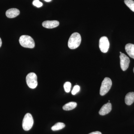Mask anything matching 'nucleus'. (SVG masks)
Returning a JSON list of instances; mask_svg holds the SVG:
<instances>
[{
	"mask_svg": "<svg viewBox=\"0 0 134 134\" xmlns=\"http://www.w3.org/2000/svg\"><path fill=\"white\" fill-rule=\"evenodd\" d=\"M46 2H50L52 0H44Z\"/></svg>",
	"mask_w": 134,
	"mask_h": 134,
	"instance_id": "obj_21",
	"label": "nucleus"
},
{
	"mask_svg": "<svg viewBox=\"0 0 134 134\" xmlns=\"http://www.w3.org/2000/svg\"><path fill=\"white\" fill-rule=\"evenodd\" d=\"M133 72H134V68H133Z\"/></svg>",
	"mask_w": 134,
	"mask_h": 134,
	"instance_id": "obj_23",
	"label": "nucleus"
},
{
	"mask_svg": "<svg viewBox=\"0 0 134 134\" xmlns=\"http://www.w3.org/2000/svg\"><path fill=\"white\" fill-rule=\"evenodd\" d=\"M59 22L58 21H46L43 22L42 25L47 29H53L59 26Z\"/></svg>",
	"mask_w": 134,
	"mask_h": 134,
	"instance_id": "obj_8",
	"label": "nucleus"
},
{
	"mask_svg": "<svg viewBox=\"0 0 134 134\" xmlns=\"http://www.w3.org/2000/svg\"><path fill=\"white\" fill-rule=\"evenodd\" d=\"M120 58V60L121 68L123 71H125L129 67L130 60L129 58L123 53L121 54Z\"/></svg>",
	"mask_w": 134,
	"mask_h": 134,
	"instance_id": "obj_7",
	"label": "nucleus"
},
{
	"mask_svg": "<svg viewBox=\"0 0 134 134\" xmlns=\"http://www.w3.org/2000/svg\"><path fill=\"white\" fill-rule=\"evenodd\" d=\"M77 104L75 102H70L63 106V109L66 111H69L75 108L77 106Z\"/></svg>",
	"mask_w": 134,
	"mask_h": 134,
	"instance_id": "obj_13",
	"label": "nucleus"
},
{
	"mask_svg": "<svg viewBox=\"0 0 134 134\" xmlns=\"http://www.w3.org/2000/svg\"><path fill=\"white\" fill-rule=\"evenodd\" d=\"M125 102L127 105H130L134 102V92H130L126 95Z\"/></svg>",
	"mask_w": 134,
	"mask_h": 134,
	"instance_id": "obj_12",
	"label": "nucleus"
},
{
	"mask_svg": "<svg viewBox=\"0 0 134 134\" xmlns=\"http://www.w3.org/2000/svg\"><path fill=\"white\" fill-rule=\"evenodd\" d=\"M89 134H102V133H101V132H99V131H96V132H92V133Z\"/></svg>",
	"mask_w": 134,
	"mask_h": 134,
	"instance_id": "obj_19",
	"label": "nucleus"
},
{
	"mask_svg": "<svg viewBox=\"0 0 134 134\" xmlns=\"http://www.w3.org/2000/svg\"><path fill=\"white\" fill-rule=\"evenodd\" d=\"M120 54H121L122 53H121V52H120Z\"/></svg>",
	"mask_w": 134,
	"mask_h": 134,
	"instance_id": "obj_22",
	"label": "nucleus"
},
{
	"mask_svg": "<svg viewBox=\"0 0 134 134\" xmlns=\"http://www.w3.org/2000/svg\"><path fill=\"white\" fill-rule=\"evenodd\" d=\"M34 120L33 117L30 113H26L23 120V127L25 131H29L31 129L33 126Z\"/></svg>",
	"mask_w": 134,
	"mask_h": 134,
	"instance_id": "obj_4",
	"label": "nucleus"
},
{
	"mask_svg": "<svg viewBox=\"0 0 134 134\" xmlns=\"http://www.w3.org/2000/svg\"><path fill=\"white\" fill-rule=\"evenodd\" d=\"M32 4L35 7L37 8H40L43 6V3L39 0H34Z\"/></svg>",
	"mask_w": 134,
	"mask_h": 134,
	"instance_id": "obj_17",
	"label": "nucleus"
},
{
	"mask_svg": "<svg viewBox=\"0 0 134 134\" xmlns=\"http://www.w3.org/2000/svg\"><path fill=\"white\" fill-rule=\"evenodd\" d=\"M65 127V125L63 122H59L56 123L51 128V129L53 131H57L60 130L64 128Z\"/></svg>",
	"mask_w": 134,
	"mask_h": 134,
	"instance_id": "obj_14",
	"label": "nucleus"
},
{
	"mask_svg": "<svg viewBox=\"0 0 134 134\" xmlns=\"http://www.w3.org/2000/svg\"><path fill=\"white\" fill-rule=\"evenodd\" d=\"M99 47L103 53L107 52L110 47V43L107 37L103 36L100 38L99 41Z\"/></svg>",
	"mask_w": 134,
	"mask_h": 134,
	"instance_id": "obj_6",
	"label": "nucleus"
},
{
	"mask_svg": "<svg viewBox=\"0 0 134 134\" xmlns=\"http://www.w3.org/2000/svg\"><path fill=\"white\" fill-rule=\"evenodd\" d=\"M37 75L34 73H29L26 76V80L27 85L29 88L34 89L37 86Z\"/></svg>",
	"mask_w": 134,
	"mask_h": 134,
	"instance_id": "obj_5",
	"label": "nucleus"
},
{
	"mask_svg": "<svg viewBox=\"0 0 134 134\" xmlns=\"http://www.w3.org/2000/svg\"><path fill=\"white\" fill-rule=\"evenodd\" d=\"M20 14V11L16 8H11L8 10L6 12V15L9 18H12L16 17Z\"/></svg>",
	"mask_w": 134,
	"mask_h": 134,
	"instance_id": "obj_10",
	"label": "nucleus"
},
{
	"mask_svg": "<svg viewBox=\"0 0 134 134\" xmlns=\"http://www.w3.org/2000/svg\"><path fill=\"white\" fill-rule=\"evenodd\" d=\"M71 88V83L70 82H67L64 85V88L65 91L67 93H68L70 91Z\"/></svg>",
	"mask_w": 134,
	"mask_h": 134,
	"instance_id": "obj_16",
	"label": "nucleus"
},
{
	"mask_svg": "<svg viewBox=\"0 0 134 134\" xmlns=\"http://www.w3.org/2000/svg\"><path fill=\"white\" fill-rule=\"evenodd\" d=\"M81 41V37L79 33L74 32L70 37L68 46L70 49H74L79 46Z\"/></svg>",
	"mask_w": 134,
	"mask_h": 134,
	"instance_id": "obj_1",
	"label": "nucleus"
},
{
	"mask_svg": "<svg viewBox=\"0 0 134 134\" xmlns=\"http://www.w3.org/2000/svg\"><path fill=\"white\" fill-rule=\"evenodd\" d=\"M2 45V41L1 39L0 38V47Z\"/></svg>",
	"mask_w": 134,
	"mask_h": 134,
	"instance_id": "obj_20",
	"label": "nucleus"
},
{
	"mask_svg": "<svg viewBox=\"0 0 134 134\" xmlns=\"http://www.w3.org/2000/svg\"><path fill=\"white\" fill-rule=\"evenodd\" d=\"M124 2L125 4L131 10L134 12V1L133 0H125Z\"/></svg>",
	"mask_w": 134,
	"mask_h": 134,
	"instance_id": "obj_15",
	"label": "nucleus"
},
{
	"mask_svg": "<svg viewBox=\"0 0 134 134\" xmlns=\"http://www.w3.org/2000/svg\"><path fill=\"white\" fill-rule=\"evenodd\" d=\"M19 42L21 45L25 48H32L35 47V42L31 37L23 35L20 37Z\"/></svg>",
	"mask_w": 134,
	"mask_h": 134,
	"instance_id": "obj_2",
	"label": "nucleus"
},
{
	"mask_svg": "<svg viewBox=\"0 0 134 134\" xmlns=\"http://www.w3.org/2000/svg\"><path fill=\"white\" fill-rule=\"evenodd\" d=\"M125 50L130 58L134 59V44L129 43L125 46Z\"/></svg>",
	"mask_w": 134,
	"mask_h": 134,
	"instance_id": "obj_11",
	"label": "nucleus"
},
{
	"mask_svg": "<svg viewBox=\"0 0 134 134\" xmlns=\"http://www.w3.org/2000/svg\"><path fill=\"white\" fill-rule=\"evenodd\" d=\"M112 82L111 80L108 77H105L102 82L100 86V96L105 95L110 90L111 87Z\"/></svg>",
	"mask_w": 134,
	"mask_h": 134,
	"instance_id": "obj_3",
	"label": "nucleus"
},
{
	"mask_svg": "<svg viewBox=\"0 0 134 134\" xmlns=\"http://www.w3.org/2000/svg\"><path fill=\"white\" fill-rule=\"evenodd\" d=\"M80 90V87L79 85H75L73 88L72 91V95H75L77 92H79Z\"/></svg>",
	"mask_w": 134,
	"mask_h": 134,
	"instance_id": "obj_18",
	"label": "nucleus"
},
{
	"mask_svg": "<svg viewBox=\"0 0 134 134\" xmlns=\"http://www.w3.org/2000/svg\"><path fill=\"white\" fill-rule=\"evenodd\" d=\"M112 110L111 104L110 103L104 105L99 111V114L101 115H104L108 114Z\"/></svg>",
	"mask_w": 134,
	"mask_h": 134,
	"instance_id": "obj_9",
	"label": "nucleus"
}]
</instances>
